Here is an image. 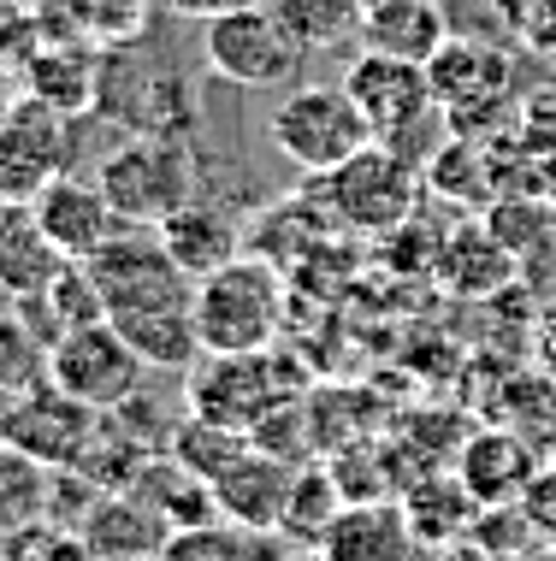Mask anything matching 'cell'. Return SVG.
Instances as JSON below:
<instances>
[{
    "label": "cell",
    "instance_id": "cell-28",
    "mask_svg": "<svg viewBox=\"0 0 556 561\" xmlns=\"http://www.w3.org/2000/svg\"><path fill=\"white\" fill-rule=\"evenodd\" d=\"M521 514H527V526H533V538H551L556 543V467H538L533 484L521 491Z\"/></svg>",
    "mask_w": 556,
    "mask_h": 561
},
{
    "label": "cell",
    "instance_id": "cell-11",
    "mask_svg": "<svg viewBox=\"0 0 556 561\" xmlns=\"http://www.w3.org/2000/svg\"><path fill=\"white\" fill-rule=\"evenodd\" d=\"M291 484H296V467L284 455L249 444L231 467L214 479V503H219V520L243 526V533L266 538L284 526V503H291Z\"/></svg>",
    "mask_w": 556,
    "mask_h": 561
},
{
    "label": "cell",
    "instance_id": "cell-21",
    "mask_svg": "<svg viewBox=\"0 0 556 561\" xmlns=\"http://www.w3.org/2000/svg\"><path fill=\"white\" fill-rule=\"evenodd\" d=\"M48 496H54V467L24 455L19 444H0V543L48 520Z\"/></svg>",
    "mask_w": 556,
    "mask_h": 561
},
{
    "label": "cell",
    "instance_id": "cell-22",
    "mask_svg": "<svg viewBox=\"0 0 556 561\" xmlns=\"http://www.w3.org/2000/svg\"><path fill=\"white\" fill-rule=\"evenodd\" d=\"M273 12L291 24V36L303 42L308 54H332L343 42L362 36L367 0H273Z\"/></svg>",
    "mask_w": 556,
    "mask_h": 561
},
{
    "label": "cell",
    "instance_id": "cell-19",
    "mask_svg": "<svg viewBox=\"0 0 556 561\" xmlns=\"http://www.w3.org/2000/svg\"><path fill=\"white\" fill-rule=\"evenodd\" d=\"M362 42L373 54H397L427 66L450 42V7L444 0H373L362 19Z\"/></svg>",
    "mask_w": 556,
    "mask_h": 561
},
{
    "label": "cell",
    "instance_id": "cell-33",
    "mask_svg": "<svg viewBox=\"0 0 556 561\" xmlns=\"http://www.w3.org/2000/svg\"><path fill=\"white\" fill-rule=\"evenodd\" d=\"M284 561H326L320 550H308V556H284Z\"/></svg>",
    "mask_w": 556,
    "mask_h": 561
},
{
    "label": "cell",
    "instance_id": "cell-14",
    "mask_svg": "<svg viewBox=\"0 0 556 561\" xmlns=\"http://www.w3.org/2000/svg\"><path fill=\"white\" fill-rule=\"evenodd\" d=\"M78 533L95 543L101 561H160L178 526L143 491H101V503L83 514Z\"/></svg>",
    "mask_w": 556,
    "mask_h": 561
},
{
    "label": "cell",
    "instance_id": "cell-30",
    "mask_svg": "<svg viewBox=\"0 0 556 561\" xmlns=\"http://www.w3.org/2000/svg\"><path fill=\"white\" fill-rule=\"evenodd\" d=\"M533 190L556 207V148H545V160H538V172H533Z\"/></svg>",
    "mask_w": 556,
    "mask_h": 561
},
{
    "label": "cell",
    "instance_id": "cell-7",
    "mask_svg": "<svg viewBox=\"0 0 556 561\" xmlns=\"http://www.w3.org/2000/svg\"><path fill=\"white\" fill-rule=\"evenodd\" d=\"M343 89L355 95V107H362L373 142L402 148L409 160H420L415 154V130L432 125V118H444L439 95H432V71L420 66V59H397V54L362 48L350 59V71H343ZM420 165H427V160H420Z\"/></svg>",
    "mask_w": 556,
    "mask_h": 561
},
{
    "label": "cell",
    "instance_id": "cell-13",
    "mask_svg": "<svg viewBox=\"0 0 556 561\" xmlns=\"http://www.w3.org/2000/svg\"><path fill=\"white\" fill-rule=\"evenodd\" d=\"M95 420H101L95 408L71 402L66 390H54L48 378H42V385L24 390L19 408H12V444L24 455H36V461H48V467H78Z\"/></svg>",
    "mask_w": 556,
    "mask_h": 561
},
{
    "label": "cell",
    "instance_id": "cell-31",
    "mask_svg": "<svg viewBox=\"0 0 556 561\" xmlns=\"http://www.w3.org/2000/svg\"><path fill=\"white\" fill-rule=\"evenodd\" d=\"M509 561H556V543H551V538H533L527 550H515Z\"/></svg>",
    "mask_w": 556,
    "mask_h": 561
},
{
    "label": "cell",
    "instance_id": "cell-25",
    "mask_svg": "<svg viewBox=\"0 0 556 561\" xmlns=\"http://www.w3.org/2000/svg\"><path fill=\"white\" fill-rule=\"evenodd\" d=\"M48 378V343L24 325V313L0 308V390H36Z\"/></svg>",
    "mask_w": 556,
    "mask_h": 561
},
{
    "label": "cell",
    "instance_id": "cell-8",
    "mask_svg": "<svg viewBox=\"0 0 556 561\" xmlns=\"http://www.w3.org/2000/svg\"><path fill=\"white\" fill-rule=\"evenodd\" d=\"M143 378H148V360L118 337L113 320H89L48 348V385L66 390L71 402L95 408V414L125 408L143 390Z\"/></svg>",
    "mask_w": 556,
    "mask_h": 561
},
{
    "label": "cell",
    "instance_id": "cell-1",
    "mask_svg": "<svg viewBox=\"0 0 556 561\" xmlns=\"http://www.w3.org/2000/svg\"><path fill=\"white\" fill-rule=\"evenodd\" d=\"M284 325V272L266 254H237L195 278V337L202 355H261Z\"/></svg>",
    "mask_w": 556,
    "mask_h": 561
},
{
    "label": "cell",
    "instance_id": "cell-12",
    "mask_svg": "<svg viewBox=\"0 0 556 561\" xmlns=\"http://www.w3.org/2000/svg\"><path fill=\"white\" fill-rule=\"evenodd\" d=\"M30 207H36L42 231H48V242H54L59 254H66V261H89L95 249H107V242L125 231V219L113 214L107 190H101L95 178L59 172Z\"/></svg>",
    "mask_w": 556,
    "mask_h": 561
},
{
    "label": "cell",
    "instance_id": "cell-9",
    "mask_svg": "<svg viewBox=\"0 0 556 561\" xmlns=\"http://www.w3.org/2000/svg\"><path fill=\"white\" fill-rule=\"evenodd\" d=\"M71 165V113L24 95L0 113V202H36Z\"/></svg>",
    "mask_w": 556,
    "mask_h": 561
},
{
    "label": "cell",
    "instance_id": "cell-29",
    "mask_svg": "<svg viewBox=\"0 0 556 561\" xmlns=\"http://www.w3.org/2000/svg\"><path fill=\"white\" fill-rule=\"evenodd\" d=\"M178 19H214V12H231V7H254V0H160Z\"/></svg>",
    "mask_w": 556,
    "mask_h": 561
},
{
    "label": "cell",
    "instance_id": "cell-24",
    "mask_svg": "<svg viewBox=\"0 0 556 561\" xmlns=\"http://www.w3.org/2000/svg\"><path fill=\"white\" fill-rule=\"evenodd\" d=\"M254 444L249 432H231V426H219V420H202V414H184L172 426V437H167V455H178V461L190 467V473H202L207 484H214L225 467L237 461Z\"/></svg>",
    "mask_w": 556,
    "mask_h": 561
},
{
    "label": "cell",
    "instance_id": "cell-5",
    "mask_svg": "<svg viewBox=\"0 0 556 561\" xmlns=\"http://www.w3.org/2000/svg\"><path fill=\"white\" fill-rule=\"evenodd\" d=\"M266 136H273L279 154L291 165H303L308 178L338 172L343 160H355L373 142L367 118L343 83H296L273 107V118H266Z\"/></svg>",
    "mask_w": 556,
    "mask_h": 561
},
{
    "label": "cell",
    "instance_id": "cell-15",
    "mask_svg": "<svg viewBox=\"0 0 556 561\" xmlns=\"http://www.w3.org/2000/svg\"><path fill=\"white\" fill-rule=\"evenodd\" d=\"M326 561H420L409 508L397 503H343V514L314 543Z\"/></svg>",
    "mask_w": 556,
    "mask_h": 561
},
{
    "label": "cell",
    "instance_id": "cell-17",
    "mask_svg": "<svg viewBox=\"0 0 556 561\" xmlns=\"http://www.w3.org/2000/svg\"><path fill=\"white\" fill-rule=\"evenodd\" d=\"M66 266L71 261L48 242L36 207H30V202H7V214H0V296L24 301L36 290H48Z\"/></svg>",
    "mask_w": 556,
    "mask_h": 561
},
{
    "label": "cell",
    "instance_id": "cell-23",
    "mask_svg": "<svg viewBox=\"0 0 556 561\" xmlns=\"http://www.w3.org/2000/svg\"><path fill=\"white\" fill-rule=\"evenodd\" d=\"M343 484L332 467H296V484H291V503H284V538H303V543H320L326 526L343 514Z\"/></svg>",
    "mask_w": 556,
    "mask_h": 561
},
{
    "label": "cell",
    "instance_id": "cell-34",
    "mask_svg": "<svg viewBox=\"0 0 556 561\" xmlns=\"http://www.w3.org/2000/svg\"><path fill=\"white\" fill-rule=\"evenodd\" d=\"M0 214H7V202H0Z\"/></svg>",
    "mask_w": 556,
    "mask_h": 561
},
{
    "label": "cell",
    "instance_id": "cell-4",
    "mask_svg": "<svg viewBox=\"0 0 556 561\" xmlns=\"http://www.w3.org/2000/svg\"><path fill=\"white\" fill-rule=\"evenodd\" d=\"M202 59L219 83L237 89H284L308 66V48L291 36V24L273 12V0L231 7L202 19Z\"/></svg>",
    "mask_w": 556,
    "mask_h": 561
},
{
    "label": "cell",
    "instance_id": "cell-20",
    "mask_svg": "<svg viewBox=\"0 0 556 561\" xmlns=\"http://www.w3.org/2000/svg\"><path fill=\"white\" fill-rule=\"evenodd\" d=\"M409 526H415V538H420V550H444V543H462L474 533V520H479V496L462 484L456 473H439V479H427V484H415L409 491Z\"/></svg>",
    "mask_w": 556,
    "mask_h": 561
},
{
    "label": "cell",
    "instance_id": "cell-35",
    "mask_svg": "<svg viewBox=\"0 0 556 561\" xmlns=\"http://www.w3.org/2000/svg\"><path fill=\"white\" fill-rule=\"evenodd\" d=\"M0 308H7V296H0Z\"/></svg>",
    "mask_w": 556,
    "mask_h": 561
},
{
    "label": "cell",
    "instance_id": "cell-10",
    "mask_svg": "<svg viewBox=\"0 0 556 561\" xmlns=\"http://www.w3.org/2000/svg\"><path fill=\"white\" fill-rule=\"evenodd\" d=\"M427 71H432V95H439V107L456 130L479 125V113L503 107V95H509L503 54L479 36H450L444 48L427 59Z\"/></svg>",
    "mask_w": 556,
    "mask_h": 561
},
{
    "label": "cell",
    "instance_id": "cell-27",
    "mask_svg": "<svg viewBox=\"0 0 556 561\" xmlns=\"http://www.w3.org/2000/svg\"><path fill=\"white\" fill-rule=\"evenodd\" d=\"M503 24L527 36L533 48H556V0H503Z\"/></svg>",
    "mask_w": 556,
    "mask_h": 561
},
{
    "label": "cell",
    "instance_id": "cell-16",
    "mask_svg": "<svg viewBox=\"0 0 556 561\" xmlns=\"http://www.w3.org/2000/svg\"><path fill=\"white\" fill-rule=\"evenodd\" d=\"M533 473H538V455H533V444L515 426L474 432L468 444H462V455H456V479L468 484L486 508L491 503H521V491L533 484Z\"/></svg>",
    "mask_w": 556,
    "mask_h": 561
},
{
    "label": "cell",
    "instance_id": "cell-2",
    "mask_svg": "<svg viewBox=\"0 0 556 561\" xmlns=\"http://www.w3.org/2000/svg\"><path fill=\"white\" fill-rule=\"evenodd\" d=\"M95 184L107 190L113 214L125 225H155V231L178 214V207H190L195 195H202L190 142L172 130H137L131 142H118L113 154L95 165Z\"/></svg>",
    "mask_w": 556,
    "mask_h": 561
},
{
    "label": "cell",
    "instance_id": "cell-3",
    "mask_svg": "<svg viewBox=\"0 0 556 561\" xmlns=\"http://www.w3.org/2000/svg\"><path fill=\"white\" fill-rule=\"evenodd\" d=\"M420 160H409L402 148H385V142H367L355 160H343L338 172L314 178L326 214H332L343 231H362V237H390L415 219V202H420Z\"/></svg>",
    "mask_w": 556,
    "mask_h": 561
},
{
    "label": "cell",
    "instance_id": "cell-6",
    "mask_svg": "<svg viewBox=\"0 0 556 561\" xmlns=\"http://www.w3.org/2000/svg\"><path fill=\"white\" fill-rule=\"evenodd\" d=\"M291 385H296V367L279 360L273 348H261V355H202L184 378V397H190V414L254 437V426H266L284 408Z\"/></svg>",
    "mask_w": 556,
    "mask_h": 561
},
{
    "label": "cell",
    "instance_id": "cell-32",
    "mask_svg": "<svg viewBox=\"0 0 556 561\" xmlns=\"http://www.w3.org/2000/svg\"><path fill=\"white\" fill-rule=\"evenodd\" d=\"M538 331H545V343L556 348V296L545 301V313H538Z\"/></svg>",
    "mask_w": 556,
    "mask_h": 561
},
{
    "label": "cell",
    "instance_id": "cell-26",
    "mask_svg": "<svg viewBox=\"0 0 556 561\" xmlns=\"http://www.w3.org/2000/svg\"><path fill=\"white\" fill-rule=\"evenodd\" d=\"M551 219H556L551 202H545V207H538V202H498V214L486 219V231L498 237L509 254H527L533 242L551 231Z\"/></svg>",
    "mask_w": 556,
    "mask_h": 561
},
{
    "label": "cell",
    "instance_id": "cell-18",
    "mask_svg": "<svg viewBox=\"0 0 556 561\" xmlns=\"http://www.w3.org/2000/svg\"><path fill=\"white\" fill-rule=\"evenodd\" d=\"M160 237H167L172 261L190 272V278H207V272H219L225 261H237L243 254V225H237L231 207L207 202V195H195L190 207H178V214L160 225Z\"/></svg>",
    "mask_w": 556,
    "mask_h": 561
}]
</instances>
